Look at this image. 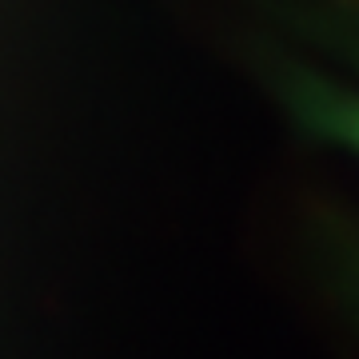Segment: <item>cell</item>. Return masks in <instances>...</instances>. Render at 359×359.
Instances as JSON below:
<instances>
[{"label": "cell", "instance_id": "cell-1", "mask_svg": "<svg viewBox=\"0 0 359 359\" xmlns=\"http://www.w3.org/2000/svg\"><path fill=\"white\" fill-rule=\"evenodd\" d=\"M259 72L299 136L359 156V88L283 52H264Z\"/></svg>", "mask_w": 359, "mask_h": 359}, {"label": "cell", "instance_id": "cell-3", "mask_svg": "<svg viewBox=\"0 0 359 359\" xmlns=\"http://www.w3.org/2000/svg\"><path fill=\"white\" fill-rule=\"evenodd\" d=\"M295 28L359 72V4H351V0H327V4L304 8V13L295 16Z\"/></svg>", "mask_w": 359, "mask_h": 359}, {"label": "cell", "instance_id": "cell-2", "mask_svg": "<svg viewBox=\"0 0 359 359\" xmlns=\"http://www.w3.org/2000/svg\"><path fill=\"white\" fill-rule=\"evenodd\" d=\"M308 248L320 280L359 327V212L320 204L308 216Z\"/></svg>", "mask_w": 359, "mask_h": 359}]
</instances>
